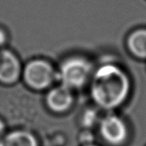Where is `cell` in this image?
Wrapping results in <instances>:
<instances>
[{"instance_id":"cell-1","label":"cell","mask_w":146,"mask_h":146,"mask_svg":"<svg viewBox=\"0 0 146 146\" xmlns=\"http://www.w3.org/2000/svg\"><path fill=\"white\" fill-rule=\"evenodd\" d=\"M130 81L127 74L118 66L106 64L94 74L91 93L94 102L104 109H114L127 99Z\"/></svg>"},{"instance_id":"cell-2","label":"cell","mask_w":146,"mask_h":146,"mask_svg":"<svg viewBox=\"0 0 146 146\" xmlns=\"http://www.w3.org/2000/svg\"><path fill=\"white\" fill-rule=\"evenodd\" d=\"M92 64L88 60L80 56L66 59L61 65L57 74L62 85L69 88L83 86L92 74Z\"/></svg>"},{"instance_id":"cell-3","label":"cell","mask_w":146,"mask_h":146,"mask_svg":"<svg viewBox=\"0 0 146 146\" xmlns=\"http://www.w3.org/2000/svg\"><path fill=\"white\" fill-rule=\"evenodd\" d=\"M23 75L27 84L38 90L49 87L57 76L49 62L38 59L30 62L26 66Z\"/></svg>"},{"instance_id":"cell-4","label":"cell","mask_w":146,"mask_h":146,"mask_svg":"<svg viewBox=\"0 0 146 146\" xmlns=\"http://www.w3.org/2000/svg\"><path fill=\"white\" fill-rule=\"evenodd\" d=\"M100 133L106 142L119 145L126 141L128 131L126 123L120 117L110 115L102 120Z\"/></svg>"},{"instance_id":"cell-5","label":"cell","mask_w":146,"mask_h":146,"mask_svg":"<svg viewBox=\"0 0 146 146\" xmlns=\"http://www.w3.org/2000/svg\"><path fill=\"white\" fill-rule=\"evenodd\" d=\"M21 74V63L17 56L8 50H0V81L4 84L15 82Z\"/></svg>"},{"instance_id":"cell-6","label":"cell","mask_w":146,"mask_h":146,"mask_svg":"<svg viewBox=\"0 0 146 146\" xmlns=\"http://www.w3.org/2000/svg\"><path fill=\"white\" fill-rule=\"evenodd\" d=\"M74 102L71 89L60 86L49 92L46 97V103L50 110L55 112H64L68 110Z\"/></svg>"},{"instance_id":"cell-7","label":"cell","mask_w":146,"mask_h":146,"mask_svg":"<svg viewBox=\"0 0 146 146\" xmlns=\"http://www.w3.org/2000/svg\"><path fill=\"white\" fill-rule=\"evenodd\" d=\"M0 146H38L35 137L26 131H15L3 137Z\"/></svg>"},{"instance_id":"cell-8","label":"cell","mask_w":146,"mask_h":146,"mask_svg":"<svg viewBox=\"0 0 146 146\" xmlns=\"http://www.w3.org/2000/svg\"><path fill=\"white\" fill-rule=\"evenodd\" d=\"M131 52L139 58H146V29H139L131 33L127 40Z\"/></svg>"},{"instance_id":"cell-9","label":"cell","mask_w":146,"mask_h":146,"mask_svg":"<svg viewBox=\"0 0 146 146\" xmlns=\"http://www.w3.org/2000/svg\"><path fill=\"white\" fill-rule=\"evenodd\" d=\"M6 38H7V37H6L5 33L0 29V46H2L6 42Z\"/></svg>"},{"instance_id":"cell-10","label":"cell","mask_w":146,"mask_h":146,"mask_svg":"<svg viewBox=\"0 0 146 146\" xmlns=\"http://www.w3.org/2000/svg\"><path fill=\"white\" fill-rule=\"evenodd\" d=\"M4 130H5V126L4 123L0 120V140L3 139V133H4Z\"/></svg>"},{"instance_id":"cell-11","label":"cell","mask_w":146,"mask_h":146,"mask_svg":"<svg viewBox=\"0 0 146 146\" xmlns=\"http://www.w3.org/2000/svg\"><path fill=\"white\" fill-rule=\"evenodd\" d=\"M86 146H96V145H87Z\"/></svg>"}]
</instances>
